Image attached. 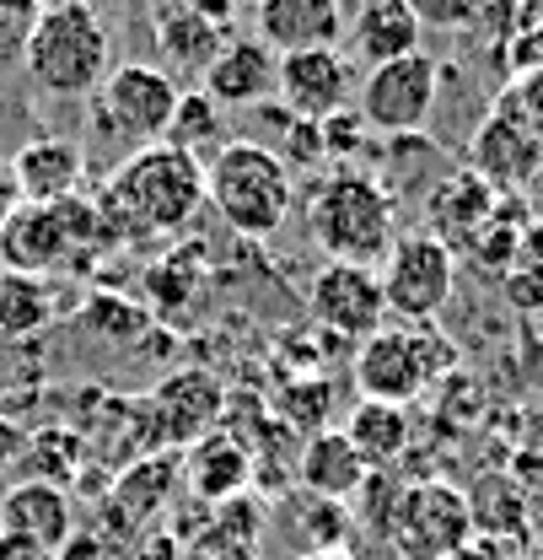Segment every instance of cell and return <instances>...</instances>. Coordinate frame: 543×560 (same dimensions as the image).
<instances>
[{"mask_svg": "<svg viewBox=\"0 0 543 560\" xmlns=\"http://www.w3.org/2000/svg\"><path fill=\"white\" fill-rule=\"evenodd\" d=\"M436 92H441L436 60L430 55H404V60H388V66L366 70L361 97H355V114L377 136H414L430 119Z\"/></svg>", "mask_w": 543, "mask_h": 560, "instance_id": "obj_9", "label": "cell"}, {"mask_svg": "<svg viewBox=\"0 0 543 560\" xmlns=\"http://www.w3.org/2000/svg\"><path fill=\"white\" fill-rule=\"evenodd\" d=\"M291 162L259 140H232L204 162V206L243 237H270L291 215Z\"/></svg>", "mask_w": 543, "mask_h": 560, "instance_id": "obj_4", "label": "cell"}, {"mask_svg": "<svg viewBox=\"0 0 543 560\" xmlns=\"http://www.w3.org/2000/svg\"><path fill=\"white\" fill-rule=\"evenodd\" d=\"M184 475H189V490L200 495V501H237L248 480H253V458H248V447L232 436V431H210L200 436L194 447H189V458H184Z\"/></svg>", "mask_w": 543, "mask_h": 560, "instance_id": "obj_17", "label": "cell"}, {"mask_svg": "<svg viewBox=\"0 0 543 560\" xmlns=\"http://www.w3.org/2000/svg\"><path fill=\"white\" fill-rule=\"evenodd\" d=\"M489 215H495V189L479 173H447L430 195V221H436L430 237H441L447 248H469L489 226Z\"/></svg>", "mask_w": 543, "mask_h": 560, "instance_id": "obj_19", "label": "cell"}, {"mask_svg": "<svg viewBox=\"0 0 543 560\" xmlns=\"http://www.w3.org/2000/svg\"><path fill=\"white\" fill-rule=\"evenodd\" d=\"M404 5L414 11V22H420V27H441V33L469 27L479 11H484V0H404Z\"/></svg>", "mask_w": 543, "mask_h": 560, "instance_id": "obj_30", "label": "cell"}, {"mask_svg": "<svg viewBox=\"0 0 543 560\" xmlns=\"http://www.w3.org/2000/svg\"><path fill=\"white\" fill-rule=\"evenodd\" d=\"M162 49H167L173 60H184L189 70H204L210 66V55L221 49V27H210L204 16H194V11L184 5L178 22H173V16L162 22Z\"/></svg>", "mask_w": 543, "mask_h": 560, "instance_id": "obj_27", "label": "cell"}, {"mask_svg": "<svg viewBox=\"0 0 543 560\" xmlns=\"http://www.w3.org/2000/svg\"><path fill=\"white\" fill-rule=\"evenodd\" d=\"M49 0H0V16H38Z\"/></svg>", "mask_w": 543, "mask_h": 560, "instance_id": "obj_34", "label": "cell"}, {"mask_svg": "<svg viewBox=\"0 0 543 560\" xmlns=\"http://www.w3.org/2000/svg\"><path fill=\"white\" fill-rule=\"evenodd\" d=\"M280 81V55L264 49L259 38H226L210 66L200 70V92L221 108H259L274 97Z\"/></svg>", "mask_w": 543, "mask_h": 560, "instance_id": "obj_13", "label": "cell"}, {"mask_svg": "<svg viewBox=\"0 0 543 560\" xmlns=\"http://www.w3.org/2000/svg\"><path fill=\"white\" fill-rule=\"evenodd\" d=\"M253 539H259V512L237 495L226 501L221 523L204 534V550H221V560H253Z\"/></svg>", "mask_w": 543, "mask_h": 560, "instance_id": "obj_28", "label": "cell"}, {"mask_svg": "<svg viewBox=\"0 0 543 560\" xmlns=\"http://www.w3.org/2000/svg\"><path fill=\"white\" fill-rule=\"evenodd\" d=\"M0 560H49V550L22 539V534H11V528H0Z\"/></svg>", "mask_w": 543, "mask_h": 560, "instance_id": "obj_31", "label": "cell"}, {"mask_svg": "<svg viewBox=\"0 0 543 560\" xmlns=\"http://www.w3.org/2000/svg\"><path fill=\"white\" fill-rule=\"evenodd\" d=\"M274 97L285 103L291 119L323 125L350 108V55L344 49H307V55H280Z\"/></svg>", "mask_w": 543, "mask_h": 560, "instance_id": "obj_11", "label": "cell"}, {"mask_svg": "<svg viewBox=\"0 0 543 560\" xmlns=\"http://www.w3.org/2000/svg\"><path fill=\"white\" fill-rule=\"evenodd\" d=\"M215 136H221V103H210L200 86H184L178 108H173V125H167V145L200 156L204 145H215Z\"/></svg>", "mask_w": 543, "mask_h": 560, "instance_id": "obj_25", "label": "cell"}, {"mask_svg": "<svg viewBox=\"0 0 543 560\" xmlns=\"http://www.w3.org/2000/svg\"><path fill=\"white\" fill-rule=\"evenodd\" d=\"M204 206V162L156 140L140 145L135 156H125L114 167V178L97 195V215L108 226L114 243L125 237H167L178 226H189V215Z\"/></svg>", "mask_w": 543, "mask_h": 560, "instance_id": "obj_1", "label": "cell"}, {"mask_svg": "<svg viewBox=\"0 0 543 560\" xmlns=\"http://www.w3.org/2000/svg\"><path fill=\"white\" fill-rule=\"evenodd\" d=\"M533 162H539V145L522 140V130L506 125V119H495V125L479 136V178H484L489 189H495V178H528Z\"/></svg>", "mask_w": 543, "mask_h": 560, "instance_id": "obj_24", "label": "cell"}, {"mask_svg": "<svg viewBox=\"0 0 543 560\" xmlns=\"http://www.w3.org/2000/svg\"><path fill=\"white\" fill-rule=\"evenodd\" d=\"M382 302H388V318H399L409 329H425L436 324V313L452 302V285H458V259L441 237L430 232H409L393 243V254L382 259Z\"/></svg>", "mask_w": 543, "mask_h": 560, "instance_id": "obj_7", "label": "cell"}, {"mask_svg": "<svg viewBox=\"0 0 543 560\" xmlns=\"http://www.w3.org/2000/svg\"><path fill=\"white\" fill-rule=\"evenodd\" d=\"M366 464H361V453L350 447V436L344 431H318V436H307L302 442V453H296V480L312 490L318 501H344V495H355V490L366 486Z\"/></svg>", "mask_w": 543, "mask_h": 560, "instance_id": "obj_18", "label": "cell"}, {"mask_svg": "<svg viewBox=\"0 0 543 560\" xmlns=\"http://www.w3.org/2000/svg\"><path fill=\"white\" fill-rule=\"evenodd\" d=\"M81 173H86V151L60 136L27 140L11 156V178H16V195L27 206H60V200H70L81 189Z\"/></svg>", "mask_w": 543, "mask_h": 560, "instance_id": "obj_15", "label": "cell"}, {"mask_svg": "<svg viewBox=\"0 0 543 560\" xmlns=\"http://www.w3.org/2000/svg\"><path fill=\"white\" fill-rule=\"evenodd\" d=\"M307 232L312 243L329 254V265H366L377 270L393 254V195L371 178L340 167L318 184L312 210H307Z\"/></svg>", "mask_w": 543, "mask_h": 560, "instance_id": "obj_3", "label": "cell"}, {"mask_svg": "<svg viewBox=\"0 0 543 560\" xmlns=\"http://www.w3.org/2000/svg\"><path fill=\"white\" fill-rule=\"evenodd\" d=\"M253 38L274 55L340 49L344 0H253Z\"/></svg>", "mask_w": 543, "mask_h": 560, "instance_id": "obj_12", "label": "cell"}, {"mask_svg": "<svg viewBox=\"0 0 543 560\" xmlns=\"http://www.w3.org/2000/svg\"><path fill=\"white\" fill-rule=\"evenodd\" d=\"M340 431L350 436V447L361 453V464H366L371 475H377V469H393L409 453V436H414L409 410H399V405H371V399H361L355 416L344 420Z\"/></svg>", "mask_w": 543, "mask_h": 560, "instance_id": "obj_21", "label": "cell"}, {"mask_svg": "<svg viewBox=\"0 0 543 560\" xmlns=\"http://www.w3.org/2000/svg\"><path fill=\"white\" fill-rule=\"evenodd\" d=\"M0 528H11V534H22V539H33V545H44V550L55 556V550L70 539L66 490H55L49 480H27V486H16L11 495H5V506H0Z\"/></svg>", "mask_w": 543, "mask_h": 560, "instance_id": "obj_20", "label": "cell"}, {"mask_svg": "<svg viewBox=\"0 0 543 560\" xmlns=\"http://www.w3.org/2000/svg\"><path fill=\"white\" fill-rule=\"evenodd\" d=\"M178 81L156 66H114L103 75V86L92 92V114L97 125L114 140H130V145H156L167 140L173 125V108H178Z\"/></svg>", "mask_w": 543, "mask_h": 560, "instance_id": "obj_8", "label": "cell"}, {"mask_svg": "<svg viewBox=\"0 0 543 560\" xmlns=\"http://www.w3.org/2000/svg\"><path fill=\"white\" fill-rule=\"evenodd\" d=\"M307 313L329 340H371L388 329V302H382V276L366 265H323L307 285Z\"/></svg>", "mask_w": 543, "mask_h": 560, "instance_id": "obj_10", "label": "cell"}, {"mask_svg": "<svg viewBox=\"0 0 543 560\" xmlns=\"http://www.w3.org/2000/svg\"><path fill=\"white\" fill-rule=\"evenodd\" d=\"M173 458L167 453H156V458H140L135 469L114 486V506L119 512H135V517H151L162 501H167V490H173Z\"/></svg>", "mask_w": 543, "mask_h": 560, "instance_id": "obj_26", "label": "cell"}, {"mask_svg": "<svg viewBox=\"0 0 543 560\" xmlns=\"http://www.w3.org/2000/svg\"><path fill=\"white\" fill-rule=\"evenodd\" d=\"M452 366H458V350L447 346L430 324L425 329L393 324V329H377L371 340L355 346L350 377H355L361 399L399 405L404 410L409 399H420L425 388H436L441 377H452Z\"/></svg>", "mask_w": 543, "mask_h": 560, "instance_id": "obj_5", "label": "cell"}, {"mask_svg": "<svg viewBox=\"0 0 543 560\" xmlns=\"http://www.w3.org/2000/svg\"><path fill=\"white\" fill-rule=\"evenodd\" d=\"M81 324H86L92 335L114 340V346H130L145 318L135 313V302H125V296H92V302L81 307Z\"/></svg>", "mask_w": 543, "mask_h": 560, "instance_id": "obj_29", "label": "cell"}, {"mask_svg": "<svg viewBox=\"0 0 543 560\" xmlns=\"http://www.w3.org/2000/svg\"><path fill=\"white\" fill-rule=\"evenodd\" d=\"M274 416L280 425L291 431V436H318V431H329V416H334V388H329V377H291L280 394H274Z\"/></svg>", "mask_w": 543, "mask_h": 560, "instance_id": "obj_23", "label": "cell"}, {"mask_svg": "<svg viewBox=\"0 0 543 560\" xmlns=\"http://www.w3.org/2000/svg\"><path fill=\"white\" fill-rule=\"evenodd\" d=\"M350 27V49L366 70L388 66V60H404V55H420V22L404 0H361L355 5V22Z\"/></svg>", "mask_w": 543, "mask_h": 560, "instance_id": "obj_16", "label": "cell"}, {"mask_svg": "<svg viewBox=\"0 0 543 560\" xmlns=\"http://www.w3.org/2000/svg\"><path fill=\"white\" fill-rule=\"evenodd\" d=\"M221 410H226V394L210 372H178L145 399V416L156 425V436L162 442H189V447L215 431Z\"/></svg>", "mask_w": 543, "mask_h": 560, "instance_id": "obj_14", "label": "cell"}, {"mask_svg": "<svg viewBox=\"0 0 543 560\" xmlns=\"http://www.w3.org/2000/svg\"><path fill=\"white\" fill-rule=\"evenodd\" d=\"M22 206V195H16V178H11V167H0V226H5V215Z\"/></svg>", "mask_w": 543, "mask_h": 560, "instance_id": "obj_33", "label": "cell"}, {"mask_svg": "<svg viewBox=\"0 0 543 560\" xmlns=\"http://www.w3.org/2000/svg\"><path fill=\"white\" fill-rule=\"evenodd\" d=\"M60 307V291L49 276H16L0 270V335L5 340H33Z\"/></svg>", "mask_w": 543, "mask_h": 560, "instance_id": "obj_22", "label": "cell"}, {"mask_svg": "<svg viewBox=\"0 0 543 560\" xmlns=\"http://www.w3.org/2000/svg\"><path fill=\"white\" fill-rule=\"evenodd\" d=\"M22 70L49 97H92L114 70V38L86 0H49L27 22Z\"/></svg>", "mask_w": 543, "mask_h": 560, "instance_id": "obj_2", "label": "cell"}, {"mask_svg": "<svg viewBox=\"0 0 543 560\" xmlns=\"http://www.w3.org/2000/svg\"><path fill=\"white\" fill-rule=\"evenodd\" d=\"M447 560H511L500 545H489V539H474V545H463L458 556H447Z\"/></svg>", "mask_w": 543, "mask_h": 560, "instance_id": "obj_32", "label": "cell"}, {"mask_svg": "<svg viewBox=\"0 0 543 560\" xmlns=\"http://www.w3.org/2000/svg\"><path fill=\"white\" fill-rule=\"evenodd\" d=\"M302 560H361V556H350V550H307Z\"/></svg>", "mask_w": 543, "mask_h": 560, "instance_id": "obj_35", "label": "cell"}, {"mask_svg": "<svg viewBox=\"0 0 543 560\" xmlns=\"http://www.w3.org/2000/svg\"><path fill=\"white\" fill-rule=\"evenodd\" d=\"M382 539L393 545L399 560H447L463 545H474V512L469 490L447 480H409L388 512Z\"/></svg>", "mask_w": 543, "mask_h": 560, "instance_id": "obj_6", "label": "cell"}]
</instances>
